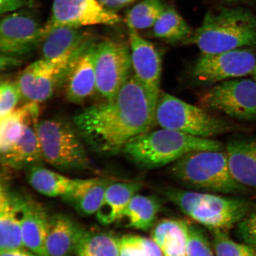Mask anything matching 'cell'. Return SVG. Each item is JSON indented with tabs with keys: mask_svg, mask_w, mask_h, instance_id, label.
<instances>
[{
	"mask_svg": "<svg viewBox=\"0 0 256 256\" xmlns=\"http://www.w3.org/2000/svg\"><path fill=\"white\" fill-rule=\"evenodd\" d=\"M156 106L135 76L112 100L91 106L73 118L80 136L92 151L114 155L130 140L150 130Z\"/></svg>",
	"mask_w": 256,
	"mask_h": 256,
	"instance_id": "obj_1",
	"label": "cell"
},
{
	"mask_svg": "<svg viewBox=\"0 0 256 256\" xmlns=\"http://www.w3.org/2000/svg\"><path fill=\"white\" fill-rule=\"evenodd\" d=\"M206 150L220 151L222 144L162 128L134 138L124 146L122 152L140 168L152 169L174 162L188 154Z\"/></svg>",
	"mask_w": 256,
	"mask_h": 256,
	"instance_id": "obj_2",
	"label": "cell"
},
{
	"mask_svg": "<svg viewBox=\"0 0 256 256\" xmlns=\"http://www.w3.org/2000/svg\"><path fill=\"white\" fill-rule=\"evenodd\" d=\"M202 54L227 52L256 44V20L242 10L208 12L202 24L188 38Z\"/></svg>",
	"mask_w": 256,
	"mask_h": 256,
	"instance_id": "obj_3",
	"label": "cell"
},
{
	"mask_svg": "<svg viewBox=\"0 0 256 256\" xmlns=\"http://www.w3.org/2000/svg\"><path fill=\"white\" fill-rule=\"evenodd\" d=\"M166 196L182 212L198 223L213 230L228 231L252 209L250 202L210 193L170 188Z\"/></svg>",
	"mask_w": 256,
	"mask_h": 256,
	"instance_id": "obj_4",
	"label": "cell"
},
{
	"mask_svg": "<svg viewBox=\"0 0 256 256\" xmlns=\"http://www.w3.org/2000/svg\"><path fill=\"white\" fill-rule=\"evenodd\" d=\"M171 172L182 183L198 190L224 194L248 190L234 178L226 152L222 150L188 154L174 162Z\"/></svg>",
	"mask_w": 256,
	"mask_h": 256,
	"instance_id": "obj_5",
	"label": "cell"
},
{
	"mask_svg": "<svg viewBox=\"0 0 256 256\" xmlns=\"http://www.w3.org/2000/svg\"><path fill=\"white\" fill-rule=\"evenodd\" d=\"M155 120L162 128L204 138L222 135L236 128L229 122L210 114L204 108L164 92H160Z\"/></svg>",
	"mask_w": 256,
	"mask_h": 256,
	"instance_id": "obj_6",
	"label": "cell"
},
{
	"mask_svg": "<svg viewBox=\"0 0 256 256\" xmlns=\"http://www.w3.org/2000/svg\"><path fill=\"white\" fill-rule=\"evenodd\" d=\"M43 158L48 164L63 170L87 168L90 160L74 124L52 118L39 122L37 126Z\"/></svg>",
	"mask_w": 256,
	"mask_h": 256,
	"instance_id": "obj_7",
	"label": "cell"
},
{
	"mask_svg": "<svg viewBox=\"0 0 256 256\" xmlns=\"http://www.w3.org/2000/svg\"><path fill=\"white\" fill-rule=\"evenodd\" d=\"M94 40L69 55L52 60L42 58L27 66L17 81L23 98L39 104L52 97L56 90L65 82L76 58Z\"/></svg>",
	"mask_w": 256,
	"mask_h": 256,
	"instance_id": "obj_8",
	"label": "cell"
},
{
	"mask_svg": "<svg viewBox=\"0 0 256 256\" xmlns=\"http://www.w3.org/2000/svg\"><path fill=\"white\" fill-rule=\"evenodd\" d=\"M199 104L204 110L236 120L256 121V82L240 79L220 82L200 95Z\"/></svg>",
	"mask_w": 256,
	"mask_h": 256,
	"instance_id": "obj_9",
	"label": "cell"
},
{
	"mask_svg": "<svg viewBox=\"0 0 256 256\" xmlns=\"http://www.w3.org/2000/svg\"><path fill=\"white\" fill-rule=\"evenodd\" d=\"M131 53L126 44L114 40L96 44L94 66L98 92L106 100L113 99L129 78Z\"/></svg>",
	"mask_w": 256,
	"mask_h": 256,
	"instance_id": "obj_10",
	"label": "cell"
},
{
	"mask_svg": "<svg viewBox=\"0 0 256 256\" xmlns=\"http://www.w3.org/2000/svg\"><path fill=\"white\" fill-rule=\"evenodd\" d=\"M121 21L120 16L105 8L98 0H54L50 18L44 26V34L58 27L112 26Z\"/></svg>",
	"mask_w": 256,
	"mask_h": 256,
	"instance_id": "obj_11",
	"label": "cell"
},
{
	"mask_svg": "<svg viewBox=\"0 0 256 256\" xmlns=\"http://www.w3.org/2000/svg\"><path fill=\"white\" fill-rule=\"evenodd\" d=\"M256 56L252 51L236 49L214 54H202L195 62L193 76L204 84L222 82L254 73Z\"/></svg>",
	"mask_w": 256,
	"mask_h": 256,
	"instance_id": "obj_12",
	"label": "cell"
},
{
	"mask_svg": "<svg viewBox=\"0 0 256 256\" xmlns=\"http://www.w3.org/2000/svg\"><path fill=\"white\" fill-rule=\"evenodd\" d=\"M44 26L28 11L6 15L0 24V50L3 55H26L42 42Z\"/></svg>",
	"mask_w": 256,
	"mask_h": 256,
	"instance_id": "obj_13",
	"label": "cell"
},
{
	"mask_svg": "<svg viewBox=\"0 0 256 256\" xmlns=\"http://www.w3.org/2000/svg\"><path fill=\"white\" fill-rule=\"evenodd\" d=\"M132 66L135 76L142 83L156 107L161 92L162 60L158 50L150 42L144 39L137 30L129 28Z\"/></svg>",
	"mask_w": 256,
	"mask_h": 256,
	"instance_id": "obj_14",
	"label": "cell"
},
{
	"mask_svg": "<svg viewBox=\"0 0 256 256\" xmlns=\"http://www.w3.org/2000/svg\"><path fill=\"white\" fill-rule=\"evenodd\" d=\"M17 198L24 247L38 256H48L46 240L50 218L37 202L18 195Z\"/></svg>",
	"mask_w": 256,
	"mask_h": 256,
	"instance_id": "obj_15",
	"label": "cell"
},
{
	"mask_svg": "<svg viewBox=\"0 0 256 256\" xmlns=\"http://www.w3.org/2000/svg\"><path fill=\"white\" fill-rule=\"evenodd\" d=\"M96 43L92 40L76 58L67 75L66 96L69 102L80 104L98 91L94 66Z\"/></svg>",
	"mask_w": 256,
	"mask_h": 256,
	"instance_id": "obj_16",
	"label": "cell"
},
{
	"mask_svg": "<svg viewBox=\"0 0 256 256\" xmlns=\"http://www.w3.org/2000/svg\"><path fill=\"white\" fill-rule=\"evenodd\" d=\"M86 230L71 217L56 214L50 218L46 240L48 256H72L76 254Z\"/></svg>",
	"mask_w": 256,
	"mask_h": 256,
	"instance_id": "obj_17",
	"label": "cell"
},
{
	"mask_svg": "<svg viewBox=\"0 0 256 256\" xmlns=\"http://www.w3.org/2000/svg\"><path fill=\"white\" fill-rule=\"evenodd\" d=\"M226 152L234 178L246 188H256V138L233 139Z\"/></svg>",
	"mask_w": 256,
	"mask_h": 256,
	"instance_id": "obj_18",
	"label": "cell"
},
{
	"mask_svg": "<svg viewBox=\"0 0 256 256\" xmlns=\"http://www.w3.org/2000/svg\"><path fill=\"white\" fill-rule=\"evenodd\" d=\"M39 122H32L26 128L23 136L1 152L2 163L6 168L18 170L32 168L44 160L37 132Z\"/></svg>",
	"mask_w": 256,
	"mask_h": 256,
	"instance_id": "obj_19",
	"label": "cell"
},
{
	"mask_svg": "<svg viewBox=\"0 0 256 256\" xmlns=\"http://www.w3.org/2000/svg\"><path fill=\"white\" fill-rule=\"evenodd\" d=\"M17 195L2 185L0 192V250L24 248Z\"/></svg>",
	"mask_w": 256,
	"mask_h": 256,
	"instance_id": "obj_20",
	"label": "cell"
},
{
	"mask_svg": "<svg viewBox=\"0 0 256 256\" xmlns=\"http://www.w3.org/2000/svg\"><path fill=\"white\" fill-rule=\"evenodd\" d=\"M94 39L81 28L58 27L48 31L42 42L43 58L52 60L76 52Z\"/></svg>",
	"mask_w": 256,
	"mask_h": 256,
	"instance_id": "obj_21",
	"label": "cell"
},
{
	"mask_svg": "<svg viewBox=\"0 0 256 256\" xmlns=\"http://www.w3.org/2000/svg\"><path fill=\"white\" fill-rule=\"evenodd\" d=\"M110 181L104 178L76 179L72 188L63 199L83 216L97 213Z\"/></svg>",
	"mask_w": 256,
	"mask_h": 256,
	"instance_id": "obj_22",
	"label": "cell"
},
{
	"mask_svg": "<svg viewBox=\"0 0 256 256\" xmlns=\"http://www.w3.org/2000/svg\"><path fill=\"white\" fill-rule=\"evenodd\" d=\"M142 187L139 182H118L110 184L101 206L96 213L104 225L117 222L132 198Z\"/></svg>",
	"mask_w": 256,
	"mask_h": 256,
	"instance_id": "obj_23",
	"label": "cell"
},
{
	"mask_svg": "<svg viewBox=\"0 0 256 256\" xmlns=\"http://www.w3.org/2000/svg\"><path fill=\"white\" fill-rule=\"evenodd\" d=\"M188 224L184 220L164 219L153 227L152 238L164 256H188Z\"/></svg>",
	"mask_w": 256,
	"mask_h": 256,
	"instance_id": "obj_24",
	"label": "cell"
},
{
	"mask_svg": "<svg viewBox=\"0 0 256 256\" xmlns=\"http://www.w3.org/2000/svg\"><path fill=\"white\" fill-rule=\"evenodd\" d=\"M38 104L28 102L1 118L0 126V151H5L18 142L24 135L26 128L32 122L38 120Z\"/></svg>",
	"mask_w": 256,
	"mask_h": 256,
	"instance_id": "obj_25",
	"label": "cell"
},
{
	"mask_svg": "<svg viewBox=\"0 0 256 256\" xmlns=\"http://www.w3.org/2000/svg\"><path fill=\"white\" fill-rule=\"evenodd\" d=\"M160 208L161 204L156 198L137 194L116 223L124 222L129 228L148 231L154 225Z\"/></svg>",
	"mask_w": 256,
	"mask_h": 256,
	"instance_id": "obj_26",
	"label": "cell"
},
{
	"mask_svg": "<svg viewBox=\"0 0 256 256\" xmlns=\"http://www.w3.org/2000/svg\"><path fill=\"white\" fill-rule=\"evenodd\" d=\"M28 184L40 194L48 197L64 196L74 184L76 179L40 165L30 168L28 174Z\"/></svg>",
	"mask_w": 256,
	"mask_h": 256,
	"instance_id": "obj_27",
	"label": "cell"
},
{
	"mask_svg": "<svg viewBox=\"0 0 256 256\" xmlns=\"http://www.w3.org/2000/svg\"><path fill=\"white\" fill-rule=\"evenodd\" d=\"M76 254L79 256H120L119 239L106 232L86 231Z\"/></svg>",
	"mask_w": 256,
	"mask_h": 256,
	"instance_id": "obj_28",
	"label": "cell"
},
{
	"mask_svg": "<svg viewBox=\"0 0 256 256\" xmlns=\"http://www.w3.org/2000/svg\"><path fill=\"white\" fill-rule=\"evenodd\" d=\"M154 36L170 42H177L190 36V26L174 8H166L152 26Z\"/></svg>",
	"mask_w": 256,
	"mask_h": 256,
	"instance_id": "obj_29",
	"label": "cell"
},
{
	"mask_svg": "<svg viewBox=\"0 0 256 256\" xmlns=\"http://www.w3.org/2000/svg\"><path fill=\"white\" fill-rule=\"evenodd\" d=\"M166 8L162 0H143L128 12L126 23L136 30L152 28Z\"/></svg>",
	"mask_w": 256,
	"mask_h": 256,
	"instance_id": "obj_30",
	"label": "cell"
},
{
	"mask_svg": "<svg viewBox=\"0 0 256 256\" xmlns=\"http://www.w3.org/2000/svg\"><path fill=\"white\" fill-rule=\"evenodd\" d=\"M120 256H164L152 238L126 235L119 239Z\"/></svg>",
	"mask_w": 256,
	"mask_h": 256,
	"instance_id": "obj_31",
	"label": "cell"
},
{
	"mask_svg": "<svg viewBox=\"0 0 256 256\" xmlns=\"http://www.w3.org/2000/svg\"><path fill=\"white\" fill-rule=\"evenodd\" d=\"M213 244L216 256H256L252 246L233 241L226 232L213 230Z\"/></svg>",
	"mask_w": 256,
	"mask_h": 256,
	"instance_id": "obj_32",
	"label": "cell"
},
{
	"mask_svg": "<svg viewBox=\"0 0 256 256\" xmlns=\"http://www.w3.org/2000/svg\"><path fill=\"white\" fill-rule=\"evenodd\" d=\"M188 256H216L206 234L196 225L188 224Z\"/></svg>",
	"mask_w": 256,
	"mask_h": 256,
	"instance_id": "obj_33",
	"label": "cell"
},
{
	"mask_svg": "<svg viewBox=\"0 0 256 256\" xmlns=\"http://www.w3.org/2000/svg\"><path fill=\"white\" fill-rule=\"evenodd\" d=\"M22 98L23 96L17 82H2L0 87V118L15 110Z\"/></svg>",
	"mask_w": 256,
	"mask_h": 256,
	"instance_id": "obj_34",
	"label": "cell"
},
{
	"mask_svg": "<svg viewBox=\"0 0 256 256\" xmlns=\"http://www.w3.org/2000/svg\"><path fill=\"white\" fill-rule=\"evenodd\" d=\"M236 233L245 244L256 249V206L236 225Z\"/></svg>",
	"mask_w": 256,
	"mask_h": 256,
	"instance_id": "obj_35",
	"label": "cell"
},
{
	"mask_svg": "<svg viewBox=\"0 0 256 256\" xmlns=\"http://www.w3.org/2000/svg\"><path fill=\"white\" fill-rule=\"evenodd\" d=\"M34 6V0H0V14H6Z\"/></svg>",
	"mask_w": 256,
	"mask_h": 256,
	"instance_id": "obj_36",
	"label": "cell"
},
{
	"mask_svg": "<svg viewBox=\"0 0 256 256\" xmlns=\"http://www.w3.org/2000/svg\"><path fill=\"white\" fill-rule=\"evenodd\" d=\"M135 1V0H98L105 8L114 12Z\"/></svg>",
	"mask_w": 256,
	"mask_h": 256,
	"instance_id": "obj_37",
	"label": "cell"
},
{
	"mask_svg": "<svg viewBox=\"0 0 256 256\" xmlns=\"http://www.w3.org/2000/svg\"><path fill=\"white\" fill-rule=\"evenodd\" d=\"M1 71H6L9 69L14 68L20 65L22 62L17 57L3 55L1 56Z\"/></svg>",
	"mask_w": 256,
	"mask_h": 256,
	"instance_id": "obj_38",
	"label": "cell"
},
{
	"mask_svg": "<svg viewBox=\"0 0 256 256\" xmlns=\"http://www.w3.org/2000/svg\"><path fill=\"white\" fill-rule=\"evenodd\" d=\"M0 256H40L28 250L23 248L1 251Z\"/></svg>",
	"mask_w": 256,
	"mask_h": 256,
	"instance_id": "obj_39",
	"label": "cell"
},
{
	"mask_svg": "<svg viewBox=\"0 0 256 256\" xmlns=\"http://www.w3.org/2000/svg\"><path fill=\"white\" fill-rule=\"evenodd\" d=\"M252 74H254V78L255 79V81L256 82V68H255V69L254 70V73H252Z\"/></svg>",
	"mask_w": 256,
	"mask_h": 256,
	"instance_id": "obj_40",
	"label": "cell"
}]
</instances>
